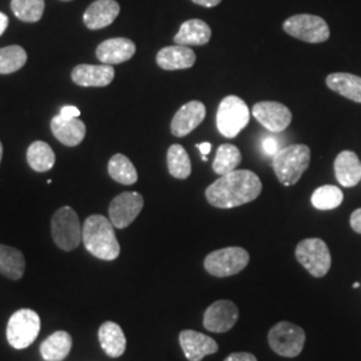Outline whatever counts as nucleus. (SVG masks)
Listing matches in <instances>:
<instances>
[{
	"instance_id": "31",
	"label": "nucleus",
	"mask_w": 361,
	"mask_h": 361,
	"mask_svg": "<svg viewBox=\"0 0 361 361\" xmlns=\"http://www.w3.org/2000/svg\"><path fill=\"white\" fill-rule=\"evenodd\" d=\"M344 200L343 192L334 185H324L312 194V205L319 210H332L340 207Z\"/></svg>"
},
{
	"instance_id": "26",
	"label": "nucleus",
	"mask_w": 361,
	"mask_h": 361,
	"mask_svg": "<svg viewBox=\"0 0 361 361\" xmlns=\"http://www.w3.org/2000/svg\"><path fill=\"white\" fill-rule=\"evenodd\" d=\"M26 269V259L20 250L0 244V273L10 280H20Z\"/></svg>"
},
{
	"instance_id": "1",
	"label": "nucleus",
	"mask_w": 361,
	"mask_h": 361,
	"mask_svg": "<svg viewBox=\"0 0 361 361\" xmlns=\"http://www.w3.org/2000/svg\"><path fill=\"white\" fill-rule=\"evenodd\" d=\"M262 190L257 174L250 170H234L213 182L205 192L207 202L219 209H232L255 201Z\"/></svg>"
},
{
	"instance_id": "8",
	"label": "nucleus",
	"mask_w": 361,
	"mask_h": 361,
	"mask_svg": "<svg viewBox=\"0 0 361 361\" xmlns=\"http://www.w3.org/2000/svg\"><path fill=\"white\" fill-rule=\"evenodd\" d=\"M297 261L313 277H324L331 269L332 257L329 247L320 238H307L296 246Z\"/></svg>"
},
{
	"instance_id": "36",
	"label": "nucleus",
	"mask_w": 361,
	"mask_h": 361,
	"mask_svg": "<svg viewBox=\"0 0 361 361\" xmlns=\"http://www.w3.org/2000/svg\"><path fill=\"white\" fill-rule=\"evenodd\" d=\"M350 228L356 233L361 234V207L356 209L350 216Z\"/></svg>"
},
{
	"instance_id": "3",
	"label": "nucleus",
	"mask_w": 361,
	"mask_h": 361,
	"mask_svg": "<svg viewBox=\"0 0 361 361\" xmlns=\"http://www.w3.org/2000/svg\"><path fill=\"white\" fill-rule=\"evenodd\" d=\"M310 147L302 143H295L280 149L273 157V170L277 180L283 185L292 186L310 168Z\"/></svg>"
},
{
	"instance_id": "32",
	"label": "nucleus",
	"mask_w": 361,
	"mask_h": 361,
	"mask_svg": "<svg viewBox=\"0 0 361 361\" xmlns=\"http://www.w3.org/2000/svg\"><path fill=\"white\" fill-rule=\"evenodd\" d=\"M13 15L26 23L39 22L44 11V0H11Z\"/></svg>"
},
{
	"instance_id": "40",
	"label": "nucleus",
	"mask_w": 361,
	"mask_h": 361,
	"mask_svg": "<svg viewBox=\"0 0 361 361\" xmlns=\"http://www.w3.org/2000/svg\"><path fill=\"white\" fill-rule=\"evenodd\" d=\"M197 147H198V150L201 152L202 157H207V155L210 153V150H212V145L209 142L198 143Z\"/></svg>"
},
{
	"instance_id": "41",
	"label": "nucleus",
	"mask_w": 361,
	"mask_h": 361,
	"mask_svg": "<svg viewBox=\"0 0 361 361\" xmlns=\"http://www.w3.org/2000/svg\"><path fill=\"white\" fill-rule=\"evenodd\" d=\"M1 157H3V145L0 142V162H1Z\"/></svg>"
},
{
	"instance_id": "25",
	"label": "nucleus",
	"mask_w": 361,
	"mask_h": 361,
	"mask_svg": "<svg viewBox=\"0 0 361 361\" xmlns=\"http://www.w3.org/2000/svg\"><path fill=\"white\" fill-rule=\"evenodd\" d=\"M73 348V337L65 331L49 336L40 345V355L46 361H63Z\"/></svg>"
},
{
	"instance_id": "18",
	"label": "nucleus",
	"mask_w": 361,
	"mask_h": 361,
	"mask_svg": "<svg viewBox=\"0 0 361 361\" xmlns=\"http://www.w3.org/2000/svg\"><path fill=\"white\" fill-rule=\"evenodd\" d=\"M121 7L116 0H95L83 15V22L90 30L110 26L119 15Z\"/></svg>"
},
{
	"instance_id": "21",
	"label": "nucleus",
	"mask_w": 361,
	"mask_h": 361,
	"mask_svg": "<svg viewBox=\"0 0 361 361\" xmlns=\"http://www.w3.org/2000/svg\"><path fill=\"white\" fill-rule=\"evenodd\" d=\"M335 174L341 186H356L361 180V162L356 153L344 150L337 155L335 159Z\"/></svg>"
},
{
	"instance_id": "19",
	"label": "nucleus",
	"mask_w": 361,
	"mask_h": 361,
	"mask_svg": "<svg viewBox=\"0 0 361 361\" xmlns=\"http://www.w3.org/2000/svg\"><path fill=\"white\" fill-rule=\"evenodd\" d=\"M197 59L195 52L188 46H168L157 54V65L162 70L173 71V70H186L193 67Z\"/></svg>"
},
{
	"instance_id": "43",
	"label": "nucleus",
	"mask_w": 361,
	"mask_h": 361,
	"mask_svg": "<svg viewBox=\"0 0 361 361\" xmlns=\"http://www.w3.org/2000/svg\"><path fill=\"white\" fill-rule=\"evenodd\" d=\"M62 1H71V0H62Z\"/></svg>"
},
{
	"instance_id": "27",
	"label": "nucleus",
	"mask_w": 361,
	"mask_h": 361,
	"mask_svg": "<svg viewBox=\"0 0 361 361\" xmlns=\"http://www.w3.org/2000/svg\"><path fill=\"white\" fill-rule=\"evenodd\" d=\"M27 162L32 170L38 173H46L55 165V154L51 146L43 141H35L27 149Z\"/></svg>"
},
{
	"instance_id": "2",
	"label": "nucleus",
	"mask_w": 361,
	"mask_h": 361,
	"mask_svg": "<svg viewBox=\"0 0 361 361\" xmlns=\"http://www.w3.org/2000/svg\"><path fill=\"white\" fill-rule=\"evenodd\" d=\"M82 243L94 257L113 261L119 257L121 246L114 225L101 214H92L82 226Z\"/></svg>"
},
{
	"instance_id": "23",
	"label": "nucleus",
	"mask_w": 361,
	"mask_h": 361,
	"mask_svg": "<svg viewBox=\"0 0 361 361\" xmlns=\"http://www.w3.org/2000/svg\"><path fill=\"white\" fill-rule=\"evenodd\" d=\"M212 38V30L201 19H190L182 23L180 31L174 37V43L180 46H204Z\"/></svg>"
},
{
	"instance_id": "9",
	"label": "nucleus",
	"mask_w": 361,
	"mask_h": 361,
	"mask_svg": "<svg viewBox=\"0 0 361 361\" xmlns=\"http://www.w3.org/2000/svg\"><path fill=\"white\" fill-rule=\"evenodd\" d=\"M271 350L284 357H296L305 344V332L301 326L289 322H281L271 326L268 334Z\"/></svg>"
},
{
	"instance_id": "10",
	"label": "nucleus",
	"mask_w": 361,
	"mask_h": 361,
	"mask_svg": "<svg viewBox=\"0 0 361 361\" xmlns=\"http://www.w3.org/2000/svg\"><path fill=\"white\" fill-rule=\"evenodd\" d=\"M283 27L286 34L307 43H323L331 35L329 27L323 18L310 13L290 16L285 20Z\"/></svg>"
},
{
	"instance_id": "17",
	"label": "nucleus",
	"mask_w": 361,
	"mask_h": 361,
	"mask_svg": "<svg viewBox=\"0 0 361 361\" xmlns=\"http://www.w3.org/2000/svg\"><path fill=\"white\" fill-rule=\"evenodd\" d=\"M135 50V43L130 39H107L97 47V58L104 65H119L130 61L134 56Z\"/></svg>"
},
{
	"instance_id": "30",
	"label": "nucleus",
	"mask_w": 361,
	"mask_h": 361,
	"mask_svg": "<svg viewBox=\"0 0 361 361\" xmlns=\"http://www.w3.org/2000/svg\"><path fill=\"white\" fill-rule=\"evenodd\" d=\"M241 152L237 146L231 143L221 145L216 153V158L213 162V170L219 176H225L237 170V166L241 164Z\"/></svg>"
},
{
	"instance_id": "34",
	"label": "nucleus",
	"mask_w": 361,
	"mask_h": 361,
	"mask_svg": "<svg viewBox=\"0 0 361 361\" xmlns=\"http://www.w3.org/2000/svg\"><path fill=\"white\" fill-rule=\"evenodd\" d=\"M261 145H262L264 152H265L268 155H271V157H274V155L277 154V152L280 150V149H279V142H277V140H276V138H273V137H267V138H264Z\"/></svg>"
},
{
	"instance_id": "5",
	"label": "nucleus",
	"mask_w": 361,
	"mask_h": 361,
	"mask_svg": "<svg viewBox=\"0 0 361 361\" xmlns=\"http://www.w3.org/2000/svg\"><path fill=\"white\" fill-rule=\"evenodd\" d=\"M54 243L65 252L77 249L82 243V226L74 209L63 207L58 209L51 219Z\"/></svg>"
},
{
	"instance_id": "13",
	"label": "nucleus",
	"mask_w": 361,
	"mask_h": 361,
	"mask_svg": "<svg viewBox=\"0 0 361 361\" xmlns=\"http://www.w3.org/2000/svg\"><path fill=\"white\" fill-rule=\"evenodd\" d=\"M252 114L258 122L271 133H281L292 122V111L280 102H258L253 106Z\"/></svg>"
},
{
	"instance_id": "14",
	"label": "nucleus",
	"mask_w": 361,
	"mask_h": 361,
	"mask_svg": "<svg viewBox=\"0 0 361 361\" xmlns=\"http://www.w3.org/2000/svg\"><path fill=\"white\" fill-rule=\"evenodd\" d=\"M207 116L205 104L200 101H190L183 104L180 110L173 116L170 129L171 134L177 138L189 135L192 131L197 129Z\"/></svg>"
},
{
	"instance_id": "15",
	"label": "nucleus",
	"mask_w": 361,
	"mask_h": 361,
	"mask_svg": "<svg viewBox=\"0 0 361 361\" xmlns=\"http://www.w3.org/2000/svg\"><path fill=\"white\" fill-rule=\"evenodd\" d=\"M180 345L189 361H202L205 356L219 352V344L214 338L192 329L180 332Z\"/></svg>"
},
{
	"instance_id": "35",
	"label": "nucleus",
	"mask_w": 361,
	"mask_h": 361,
	"mask_svg": "<svg viewBox=\"0 0 361 361\" xmlns=\"http://www.w3.org/2000/svg\"><path fill=\"white\" fill-rule=\"evenodd\" d=\"M224 361H257L256 356L249 352H235L229 355Z\"/></svg>"
},
{
	"instance_id": "24",
	"label": "nucleus",
	"mask_w": 361,
	"mask_h": 361,
	"mask_svg": "<svg viewBox=\"0 0 361 361\" xmlns=\"http://www.w3.org/2000/svg\"><path fill=\"white\" fill-rule=\"evenodd\" d=\"M326 86L344 98L361 104V77L348 73H334L326 77Z\"/></svg>"
},
{
	"instance_id": "39",
	"label": "nucleus",
	"mask_w": 361,
	"mask_h": 361,
	"mask_svg": "<svg viewBox=\"0 0 361 361\" xmlns=\"http://www.w3.org/2000/svg\"><path fill=\"white\" fill-rule=\"evenodd\" d=\"M7 27H8V18H7V15L0 13V37L4 34Z\"/></svg>"
},
{
	"instance_id": "37",
	"label": "nucleus",
	"mask_w": 361,
	"mask_h": 361,
	"mask_svg": "<svg viewBox=\"0 0 361 361\" xmlns=\"http://www.w3.org/2000/svg\"><path fill=\"white\" fill-rule=\"evenodd\" d=\"M59 116H63L66 119H74L80 116V111L75 106H65V107H62Z\"/></svg>"
},
{
	"instance_id": "28",
	"label": "nucleus",
	"mask_w": 361,
	"mask_h": 361,
	"mask_svg": "<svg viewBox=\"0 0 361 361\" xmlns=\"http://www.w3.org/2000/svg\"><path fill=\"white\" fill-rule=\"evenodd\" d=\"M109 174L113 180L122 185H133L138 180V173L134 168L133 162L126 155H113L109 161Z\"/></svg>"
},
{
	"instance_id": "42",
	"label": "nucleus",
	"mask_w": 361,
	"mask_h": 361,
	"mask_svg": "<svg viewBox=\"0 0 361 361\" xmlns=\"http://www.w3.org/2000/svg\"><path fill=\"white\" fill-rule=\"evenodd\" d=\"M359 286H360L359 283H355V284H353V288H355V289H356V288H359Z\"/></svg>"
},
{
	"instance_id": "33",
	"label": "nucleus",
	"mask_w": 361,
	"mask_h": 361,
	"mask_svg": "<svg viewBox=\"0 0 361 361\" xmlns=\"http://www.w3.org/2000/svg\"><path fill=\"white\" fill-rule=\"evenodd\" d=\"M27 52L20 46L0 49V74H13L26 65Z\"/></svg>"
},
{
	"instance_id": "38",
	"label": "nucleus",
	"mask_w": 361,
	"mask_h": 361,
	"mask_svg": "<svg viewBox=\"0 0 361 361\" xmlns=\"http://www.w3.org/2000/svg\"><path fill=\"white\" fill-rule=\"evenodd\" d=\"M192 1L195 3V4H198V6L207 7V8L216 7V6H219V3H221V0H192Z\"/></svg>"
},
{
	"instance_id": "20",
	"label": "nucleus",
	"mask_w": 361,
	"mask_h": 361,
	"mask_svg": "<svg viewBox=\"0 0 361 361\" xmlns=\"http://www.w3.org/2000/svg\"><path fill=\"white\" fill-rule=\"evenodd\" d=\"M51 131L54 137L66 146H78L86 137V125L78 119H66L63 116L52 118Z\"/></svg>"
},
{
	"instance_id": "29",
	"label": "nucleus",
	"mask_w": 361,
	"mask_h": 361,
	"mask_svg": "<svg viewBox=\"0 0 361 361\" xmlns=\"http://www.w3.org/2000/svg\"><path fill=\"white\" fill-rule=\"evenodd\" d=\"M169 173L177 180H186L192 174V162L180 145H171L168 150Z\"/></svg>"
},
{
	"instance_id": "6",
	"label": "nucleus",
	"mask_w": 361,
	"mask_h": 361,
	"mask_svg": "<svg viewBox=\"0 0 361 361\" xmlns=\"http://www.w3.org/2000/svg\"><path fill=\"white\" fill-rule=\"evenodd\" d=\"M250 256L244 247L231 246L214 250L207 255L204 267L209 274L214 277H229L244 271Z\"/></svg>"
},
{
	"instance_id": "16",
	"label": "nucleus",
	"mask_w": 361,
	"mask_h": 361,
	"mask_svg": "<svg viewBox=\"0 0 361 361\" xmlns=\"http://www.w3.org/2000/svg\"><path fill=\"white\" fill-rule=\"evenodd\" d=\"M116 77V70L110 65H79L71 71V79L82 87H106Z\"/></svg>"
},
{
	"instance_id": "4",
	"label": "nucleus",
	"mask_w": 361,
	"mask_h": 361,
	"mask_svg": "<svg viewBox=\"0 0 361 361\" xmlns=\"http://www.w3.org/2000/svg\"><path fill=\"white\" fill-rule=\"evenodd\" d=\"M250 119L247 104L235 95H229L221 101L216 116L219 133L226 138H235L245 129Z\"/></svg>"
},
{
	"instance_id": "22",
	"label": "nucleus",
	"mask_w": 361,
	"mask_h": 361,
	"mask_svg": "<svg viewBox=\"0 0 361 361\" xmlns=\"http://www.w3.org/2000/svg\"><path fill=\"white\" fill-rule=\"evenodd\" d=\"M98 338L104 353L113 359L121 357L126 350V336L116 323L106 322L102 324L98 331Z\"/></svg>"
},
{
	"instance_id": "11",
	"label": "nucleus",
	"mask_w": 361,
	"mask_h": 361,
	"mask_svg": "<svg viewBox=\"0 0 361 361\" xmlns=\"http://www.w3.org/2000/svg\"><path fill=\"white\" fill-rule=\"evenodd\" d=\"M143 197L137 192H125L116 195L109 207L110 221L116 229H125L142 212Z\"/></svg>"
},
{
	"instance_id": "7",
	"label": "nucleus",
	"mask_w": 361,
	"mask_h": 361,
	"mask_svg": "<svg viewBox=\"0 0 361 361\" xmlns=\"http://www.w3.org/2000/svg\"><path fill=\"white\" fill-rule=\"evenodd\" d=\"M40 332V317L35 310H16L7 324V341L15 349L30 347Z\"/></svg>"
},
{
	"instance_id": "12",
	"label": "nucleus",
	"mask_w": 361,
	"mask_h": 361,
	"mask_svg": "<svg viewBox=\"0 0 361 361\" xmlns=\"http://www.w3.org/2000/svg\"><path fill=\"white\" fill-rule=\"evenodd\" d=\"M238 308L229 300L213 302L204 314V326L210 332L225 334L231 331L238 322Z\"/></svg>"
}]
</instances>
